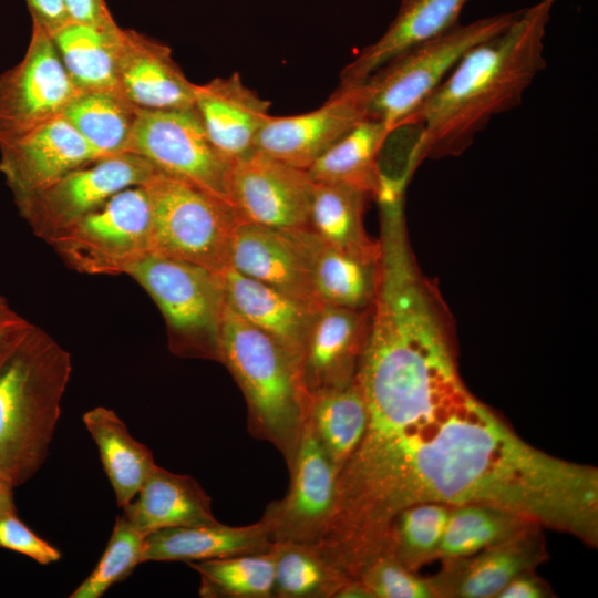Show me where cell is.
Listing matches in <instances>:
<instances>
[{"instance_id":"obj_7","label":"cell","mask_w":598,"mask_h":598,"mask_svg":"<svg viewBox=\"0 0 598 598\" xmlns=\"http://www.w3.org/2000/svg\"><path fill=\"white\" fill-rule=\"evenodd\" d=\"M143 185L152 205V251L220 274L229 265L231 238L240 221L235 209L158 169Z\"/></svg>"},{"instance_id":"obj_21","label":"cell","mask_w":598,"mask_h":598,"mask_svg":"<svg viewBox=\"0 0 598 598\" xmlns=\"http://www.w3.org/2000/svg\"><path fill=\"white\" fill-rule=\"evenodd\" d=\"M220 277L226 303L271 337L301 370L305 344L317 311L230 266L220 272Z\"/></svg>"},{"instance_id":"obj_23","label":"cell","mask_w":598,"mask_h":598,"mask_svg":"<svg viewBox=\"0 0 598 598\" xmlns=\"http://www.w3.org/2000/svg\"><path fill=\"white\" fill-rule=\"evenodd\" d=\"M468 0H401L384 33L363 48L340 73L339 86L364 82L377 69L404 49L458 23Z\"/></svg>"},{"instance_id":"obj_32","label":"cell","mask_w":598,"mask_h":598,"mask_svg":"<svg viewBox=\"0 0 598 598\" xmlns=\"http://www.w3.org/2000/svg\"><path fill=\"white\" fill-rule=\"evenodd\" d=\"M274 598H336L350 581L315 545L274 543Z\"/></svg>"},{"instance_id":"obj_12","label":"cell","mask_w":598,"mask_h":598,"mask_svg":"<svg viewBox=\"0 0 598 598\" xmlns=\"http://www.w3.org/2000/svg\"><path fill=\"white\" fill-rule=\"evenodd\" d=\"M288 470L290 484L287 494L271 502L260 520L272 543L315 545L331 524L339 474L308 421Z\"/></svg>"},{"instance_id":"obj_41","label":"cell","mask_w":598,"mask_h":598,"mask_svg":"<svg viewBox=\"0 0 598 598\" xmlns=\"http://www.w3.org/2000/svg\"><path fill=\"white\" fill-rule=\"evenodd\" d=\"M549 596L548 586L533 571H528L512 579L497 598H546Z\"/></svg>"},{"instance_id":"obj_38","label":"cell","mask_w":598,"mask_h":598,"mask_svg":"<svg viewBox=\"0 0 598 598\" xmlns=\"http://www.w3.org/2000/svg\"><path fill=\"white\" fill-rule=\"evenodd\" d=\"M0 548L28 556L40 565L60 560L61 553L37 536L17 515V511L0 517Z\"/></svg>"},{"instance_id":"obj_31","label":"cell","mask_w":598,"mask_h":598,"mask_svg":"<svg viewBox=\"0 0 598 598\" xmlns=\"http://www.w3.org/2000/svg\"><path fill=\"white\" fill-rule=\"evenodd\" d=\"M138 112L118 91H86L71 100L62 117L101 159L126 153Z\"/></svg>"},{"instance_id":"obj_17","label":"cell","mask_w":598,"mask_h":598,"mask_svg":"<svg viewBox=\"0 0 598 598\" xmlns=\"http://www.w3.org/2000/svg\"><path fill=\"white\" fill-rule=\"evenodd\" d=\"M539 528L530 524L471 556L444 561L442 571L429 578L436 597H497L512 579L546 558Z\"/></svg>"},{"instance_id":"obj_4","label":"cell","mask_w":598,"mask_h":598,"mask_svg":"<svg viewBox=\"0 0 598 598\" xmlns=\"http://www.w3.org/2000/svg\"><path fill=\"white\" fill-rule=\"evenodd\" d=\"M219 362L244 394L249 433L272 444L289 468L307 423L310 400L300 368L271 337L241 318L226 301L219 327Z\"/></svg>"},{"instance_id":"obj_20","label":"cell","mask_w":598,"mask_h":598,"mask_svg":"<svg viewBox=\"0 0 598 598\" xmlns=\"http://www.w3.org/2000/svg\"><path fill=\"white\" fill-rule=\"evenodd\" d=\"M270 106L238 73L196 84L194 109L212 144L231 163L255 151Z\"/></svg>"},{"instance_id":"obj_22","label":"cell","mask_w":598,"mask_h":598,"mask_svg":"<svg viewBox=\"0 0 598 598\" xmlns=\"http://www.w3.org/2000/svg\"><path fill=\"white\" fill-rule=\"evenodd\" d=\"M123 516L145 537L154 532L185 526L215 524L210 497L189 475L169 472L158 465Z\"/></svg>"},{"instance_id":"obj_8","label":"cell","mask_w":598,"mask_h":598,"mask_svg":"<svg viewBox=\"0 0 598 598\" xmlns=\"http://www.w3.org/2000/svg\"><path fill=\"white\" fill-rule=\"evenodd\" d=\"M50 244L81 272L124 274L152 251V205L145 186L118 192Z\"/></svg>"},{"instance_id":"obj_36","label":"cell","mask_w":598,"mask_h":598,"mask_svg":"<svg viewBox=\"0 0 598 598\" xmlns=\"http://www.w3.org/2000/svg\"><path fill=\"white\" fill-rule=\"evenodd\" d=\"M144 539L143 534L118 515L97 565L69 597L100 598L114 584L127 578L143 563Z\"/></svg>"},{"instance_id":"obj_6","label":"cell","mask_w":598,"mask_h":598,"mask_svg":"<svg viewBox=\"0 0 598 598\" xmlns=\"http://www.w3.org/2000/svg\"><path fill=\"white\" fill-rule=\"evenodd\" d=\"M138 282L162 311L172 350L219 361V327L225 307L220 274L150 251L124 272Z\"/></svg>"},{"instance_id":"obj_16","label":"cell","mask_w":598,"mask_h":598,"mask_svg":"<svg viewBox=\"0 0 598 598\" xmlns=\"http://www.w3.org/2000/svg\"><path fill=\"white\" fill-rule=\"evenodd\" d=\"M0 172L14 202L99 159L85 140L62 116L0 143Z\"/></svg>"},{"instance_id":"obj_19","label":"cell","mask_w":598,"mask_h":598,"mask_svg":"<svg viewBox=\"0 0 598 598\" xmlns=\"http://www.w3.org/2000/svg\"><path fill=\"white\" fill-rule=\"evenodd\" d=\"M372 307L324 306L316 312L305 344L301 375L309 394L351 383L371 326Z\"/></svg>"},{"instance_id":"obj_40","label":"cell","mask_w":598,"mask_h":598,"mask_svg":"<svg viewBox=\"0 0 598 598\" xmlns=\"http://www.w3.org/2000/svg\"><path fill=\"white\" fill-rule=\"evenodd\" d=\"M69 18L73 22L107 24L115 22L105 0H63Z\"/></svg>"},{"instance_id":"obj_37","label":"cell","mask_w":598,"mask_h":598,"mask_svg":"<svg viewBox=\"0 0 598 598\" xmlns=\"http://www.w3.org/2000/svg\"><path fill=\"white\" fill-rule=\"evenodd\" d=\"M358 580L370 598H433L430 579L422 578L389 556H378L359 573Z\"/></svg>"},{"instance_id":"obj_11","label":"cell","mask_w":598,"mask_h":598,"mask_svg":"<svg viewBox=\"0 0 598 598\" xmlns=\"http://www.w3.org/2000/svg\"><path fill=\"white\" fill-rule=\"evenodd\" d=\"M79 92L51 35L32 25L23 59L0 74V143L61 117Z\"/></svg>"},{"instance_id":"obj_25","label":"cell","mask_w":598,"mask_h":598,"mask_svg":"<svg viewBox=\"0 0 598 598\" xmlns=\"http://www.w3.org/2000/svg\"><path fill=\"white\" fill-rule=\"evenodd\" d=\"M315 290L323 306L371 308L378 288L379 261L329 246L308 228L301 230Z\"/></svg>"},{"instance_id":"obj_39","label":"cell","mask_w":598,"mask_h":598,"mask_svg":"<svg viewBox=\"0 0 598 598\" xmlns=\"http://www.w3.org/2000/svg\"><path fill=\"white\" fill-rule=\"evenodd\" d=\"M24 1L32 19V25L43 29L50 35L71 21L63 0Z\"/></svg>"},{"instance_id":"obj_26","label":"cell","mask_w":598,"mask_h":598,"mask_svg":"<svg viewBox=\"0 0 598 598\" xmlns=\"http://www.w3.org/2000/svg\"><path fill=\"white\" fill-rule=\"evenodd\" d=\"M368 198L346 185L315 182L307 228L331 247L378 261L380 240L369 236L363 220Z\"/></svg>"},{"instance_id":"obj_42","label":"cell","mask_w":598,"mask_h":598,"mask_svg":"<svg viewBox=\"0 0 598 598\" xmlns=\"http://www.w3.org/2000/svg\"><path fill=\"white\" fill-rule=\"evenodd\" d=\"M28 323L29 321L14 311L7 299L0 295V349Z\"/></svg>"},{"instance_id":"obj_43","label":"cell","mask_w":598,"mask_h":598,"mask_svg":"<svg viewBox=\"0 0 598 598\" xmlns=\"http://www.w3.org/2000/svg\"><path fill=\"white\" fill-rule=\"evenodd\" d=\"M13 489L14 486L11 483L0 478V517L9 512L17 511Z\"/></svg>"},{"instance_id":"obj_18","label":"cell","mask_w":598,"mask_h":598,"mask_svg":"<svg viewBox=\"0 0 598 598\" xmlns=\"http://www.w3.org/2000/svg\"><path fill=\"white\" fill-rule=\"evenodd\" d=\"M117 86L140 110L194 107L192 83L168 45L131 29L121 31L116 58Z\"/></svg>"},{"instance_id":"obj_2","label":"cell","mask_w":598,"mask_h":598,"mask_svg":"<svg viewBox=\"0 0 598 598\" xmlns=\"http://www.w3.org/2000/svg\"><path fill=\"white\" fill-rule=\"evenodd\" d=\"M557 1L522 10L504 31L472 48L412 111L402 127L419 128L413 168L424 158L462 154L494 116L522 103L546 65V29Z\"/></svg>"},{"instance_id":"obj_29","label":"cell","mask_w":598,"mask_h":598,"mask_svg":"<svg viewBox=\"0 0 598 598\" xmlns=\"http://www.w3.org/2000/svg\"><path fill=\"white\" fill-rule=\"evenodd\" d=\"M122 28L116 22L89 24L70 21L51 38L80 92L118 91L116 58Z\"/></svg>"},{"instance_id":"obj_30","label":"cell","mask_w":598,"mask_h":598,"mask_svg":"<svg viewBox=\"0 0 598 598\" xmlns=\"http://www.w3.org/2000/svg\"><path fill=\"white\" fill-rule=\"evenodd\" d=\"M307 421L339 474L368 423L367 402L357 378L344 386L312 392Z\"/></svg>"},{"instance_id":"obj_34","label":"cell","mask_w":598,"mask_h":598,"mask_svg":"<svg viewBox=\"0 0 598 598\" xmlns=\"http://www.w3.org/2000/svg\"><path fill=\"white\" fill-rule=\"evenodd\" d=\"M200 577L205 598H274L272 546L260 553L235 555L188 564Z\"/></svg>"},{"instance_id":"obj_35","label":"cell","mask_w":598,"mask_h":598,"mask_svg":"<svg viewBox=\"0 0 598 598\" xmlns=\"http://www.w3.org/2000/svg\"><path fill=\"white\" fill-rule=\"evenodd\" d=\"M451 507L419 503L401 511L393 519L380 556H389L411 570L435 559Z\"/></svg>"},{"instance_id":"obj_9","label":"cell","mask_w":598,"mask_h":598,"mask_svg":"<svg viewBox=\"0 0 598 598\" xmlns=\"http://www.w3.org/2000/svg\"><path fill=\"white\" fill-rule=\"evenodd\" d=\"M125 152L230 205L233 163L212 144L194 107L140 110Z\"/></svg>"},{"instance_id":"obj_24","label":"cell","mask_w":598,"mask_h":598,"mask_svg":"<svg viewBox=\"0 0 598 598\" xmlns=\"http://www.w3.org/2000/svg\"><path fill=\"white\" fill-rule=\"evenodd\" d=\"M272 540L265 524L208 525L165 528L144 539V561H185L187 564L235 555L266 551Z\"/></svg>"},{"instance_id":"obj_14","label":"cell","mask_w":598,"mask_h":598,"mask_svg":"<svg viewBox=\"0 0 598 598\" xmlns=\"http://www.w3.org/2000/svg\"><path fill=\"white\" fill-rule=\"evenodd\" d=\"M367 118L361 84L339 86L318 109L272 116L260 128L255 150L291 166L308 169L328 148Z\"/></svg>"},{"instance_id":"obj_15","label":"cell","mask_w":598,"mask_h":598,"mask_svg":"<svg viewBox=\"0 0 598 598\" xmlns=\"http://www.w3.org/2000/svg\"><path fill=\"white\" fill-rule=\"evenodd\" d=\"M302 229L239 221L231 238L228 266L318 311L324 306L315 290Z\"/></svg>"},{"instance_id":"obj_3","label":"cell","mask_w":598,"mask_h":598,"mask_svg":"<svg viewBox=\"0 0 598 598\" xmlns=\"http://www.w3.org/2000/svg\"><path fill=\"white\" fill-rule=\"evenodd\" d=\"M71 373L70 353L31 322L0 349V478L14 488L49 455Z\"/></svg>"},{"instance_id":"obj_1","label":"cell","mask_w":598,"mask_h":598,"mask_svg":"<svg viewBox=\"0 0 598 598\" xmlns=\"http://www.w3.org/2000/svg\"><path fill=\"white\" fill-rule=\"evenodd\" d=\"M419 503L486 505L590 545L598 540L597 470L526 443L464 383L410 409L368 408L317 546L355 575L382 554L396 515Z\"/></svg>"},{"instance_id":"obj_33","label":"cell","mask_w":598,"mask_h":598,"mask_svg":"<svg viewBox=\"0 0 598 598\" xmlns=\"http://www.w3.org/2000/svg\"><path fill=\"white\" fill-rule=\"evenodd\" d=\"M530 524L534 523L486 505L451 507L435 559L450 561L471 556Z\"/></svg>"},{"instance_id":"obj_5","label":"cell","mask_w":598,"mask_h":598,"mask_svg":"<svg viewBox=\"0 0 598 598\" xmlns=\"http://www.w3.org/2000/svg\"><path fill=\"white\" fill-rule=\"evenodd\" d=\"M520 11L458 22L391 58L361 83L367 118L398 131L472 48L504 31Z\"/></svg>"},{"instance_id":"obj_10","label":"cell","mask_w":598,"mask_h":598,"mask_svg":"<svg viewBox=\"0 0 598 598\" xmlns=\"http://www.w3.org/2000/svg\"><path fill=\"white\" fill-rule=\"evenodd\" d=\"M156 171L144 157L121 153L73 169L16 204L33 233L50 243L118 192L146 183Z\"/></svg>"},{"instance_id":"obj_28","label":"cell","mask_w":598,"mask_h":598,"mask_svg":"<svg viewBox=\"0 0 598 598\" xmlns=\"http://www.w3.org/2000/svg\"><path fill=\"white\" fill-rule=\"evenodd\" d=\"M392 133L384 123L364 118L307 171L315 182L341 184L377 197L383 181L379 156Z\"/></svg>"},{"instance_id":"obj_13","label":"cell","mask_w":598,"mask_h":598,"mask_svg":"<svg viewBox=\"0 0 598 598\" xmlns=\"http://www.w3.org/2000/svg\"><path fill=\"white\" fill-rule=\"evenodd\" d=\"M313 185L307 169L255 150L231 164L230 205L240 221L277 229L307 228Z\"/></svg>"},{"instance_id":"obj_27","label":"cell","mask_w":598,"mask_h":598,"mask_svg":"<svg viewBox=\"0 0 598 598\" xmlns=\"http://www.w3.org/2000/svg\"><path fill=\"white\" fill-rule=\"evenodd\" d=\"M83 422L99 448L116 503L124 508L156 467L153 453L130 434L111 409L93 408L83 414Z\"/></svg>"}]
</instances>
